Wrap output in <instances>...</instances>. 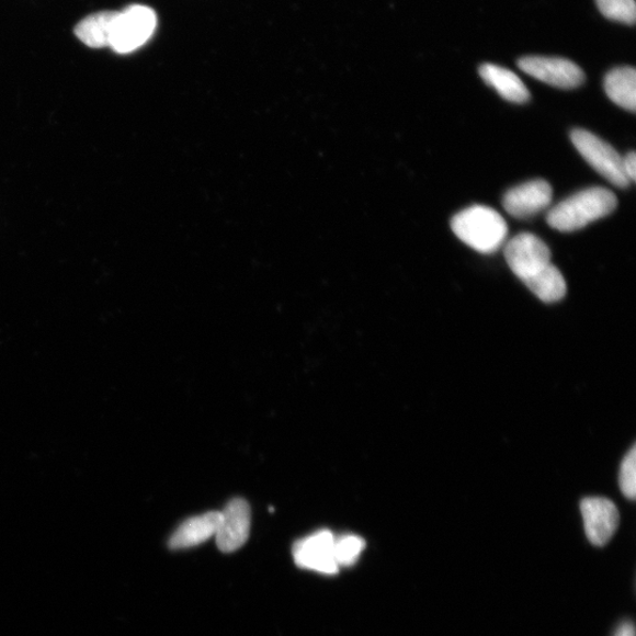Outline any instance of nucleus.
I'll use <instances>...</instances> for the list:
<instances>
[{
	"label": "nucleus",
	"mask_w": 636,
	"mask_h": 636,
	"mask_svg": "<svg viewBox=\"0 0 636 636\" xmlns=\"http://www.w3.org/2000/svg\"><path fill=\"white\" fill-rule=\"evenodd\" d=\"M117 15V11H102L90 14L89 18L77 24L75 34L79 41L93 47V49L109 46L111 32H113Z\"/></svg>",
	"instance_id": "nucleus-13"
},
{
	"label": "nucleus",
	"mask_w": 636,
	"mask_h": 636,
	"mask_svg": "<svg viewBox=\"0 0 636 636\" xmlns=\"http://www.w3.org/2000/svg\"><path fill=\"white\" fill-rule=\"evenodd\" d=\"M251 527L250 506L245 499L231 500L220 512V522L215 534L219 550L232 553L248 541Z\"/></svg>",
	"instance_id": "nucleus-9"
},
{
	"label": "nucleus",
	"mask_w": 636,
	"mask_h": 636,
	"mask_svg": "<svg viewBox=\"0 0 636 636\" xmlns=\"http://www.w3.org/2000/svg\"><path fill=\"white\" fill-rule=\"evenodd\" d=\"M581 513L590 543L598 547L607 545L618 527L616 506L609 499L587 498L581 502Z\"/></svg>",
	"instance_id": "nucleus-10"
},
{
	"label": "nucleus",
	"mask_w": 636,
	"mask_h": 636,
	"mask_svg": "<svg viewBox=\"0 0 636 636\" xmlns=\"http://www.w3.org/2000/svg\"><path fill=\"white\" fill-rule=\"evenodd\" d=\"M614 636H635V628L631 623H624L616 629Z\"/></svg>",
	"instance_id": "nucleus-19"
},
{
	"label": "nucleus",
	"mask_w": 636,
	"mask_h": 636,
	"mask_svg": "<svg viewBox=\"0 0 636 636\" xmlns=\"http://www.w3.org/2000/svg\"><path fill=\"white\" fill-rule=\"evenodd\" d=\"M365 548V541L357 535L349 534L336 538L333 555L339 567L354 566Z\"/></svg>",
	"instance_id": "nucleus-15"
},
{
	"label": "nucleus",
	"mask_w": 636,
	"mask_h": 636,
	"mask_svg": "<svg viewBox=\"0 0 636 636\" xmlns=\"http://www.w3.org/2000/svg\"><path fill=\"white\" fill-rule=\"evenodd\" d=\"M620 489L627 499L634 500L636 497V448H633L625 456L618 474Z\"/></svg>",
	"instance_id": "nucleus-17"
},
{
	"label": "nucleus",
	"mask_w": 636,
	"mask_h": 636,
	"mask_svg": "<svg viewBox=\"0 0 636 636\" xmlns=\"http://www.w3.org/2000/svg\"><path fill=\"white\" fill-rule=\"evenodd\" d=\"M597 4L604 18L633 25L636 20L635 0H597Z\"/></svg>",
	"instance_id": "nucleus-16"
},
{
	"label": "nucleus",
	"mask_w": 636,
	"mask_h": 636,
	"mask_svg": "<svg viewBox=\"0 0 636 636\" xmlns=\"http://www.w3.org/2000/svg\"><path fill=\"white\" fill-rule=\"evenodd\" d=\"M479 73L485 83L496 89L506 101L523 104L531 100L527 87L513 71L486 63Z\"/></svg>",
	"instance_id": "nucleus-12"
},
{
	"label": "nucleus",
	"mask_w": 636,
	"mask_h": 636,
	"mask_svg": "<svg viewBox=\"0 0 636 636\" xmlns=\"http://www.w3.org/2000/svg\"><path fill=\"white\" fill-rule=\"evenodd\" d=\"M451 226L461 241L481 253L498 251L508 235L504 218L485 205H473L459 212L453 217Z\"/></svg>",
	"instance_id": "nucleus-3"
},
{
	"label": "nucleus",
	"mask_w": 636,
	"mask_h": 636,
	"mask_svg": "<svg viewBox=\"0 0 636 636\" xmlns=\"http://www.w3.org/2000/svg\"><path fill=\"white\" fill-rule=\"evenodd\" d=\"M518 67L540 82L570 90L584 83V73L576 63L565 58L531 56L518 61Z\"/></svg>",
	"instance_id": "nucleus-6"
},
{
	"label": "nucleus",
	"mask_w": 636,
	"mask_h": 636,
	"mask_svg": "<svg viewBox=\"0 0 636 636\" xmlns=\"http://www.w3.org/2000/svg\"><path fill=\"white\" fill-rule=\"evenodd\" d=\"M336 536L330 531L316 532L296 541L293 547L295 564L304 569L322 572L326 576L338 575L340 567L333 555Z\"/></svg>",
	"instance_id": "nucleus-7"
},
{
	"label": "nucleus",
	"mask_w": 636,
	"mask_h": 636,
	"mask_svg": "<svg viewBox=\"0 0 636 636\" xmlns=\"http://www.w3.org/2000/svg\"><path fill=\"white\" fill-rule=\"evenodd\" d=\"M552 200L550 184L544 180H535L507 191L502 204L509 215L518 219H530L546 211Z\"/></svg>",
	"instance_id": "nucleus-8"
},
{
	"label": "nucleus",
	"mask_w": 636,
	"mask_h": 636,
	"mask_svg": "<svg viewBox=\"0 0 636 636\" xmlns=\"http://www.w3.org/2000/svg\"><path fill=\"white\" fill-rule=\"evenodd\" d=\"M156 27L157 15L152 9L133 5L118 12L109 46L117 54H130L152 37Z\"/></svg>",
	"instance_id": "nucleus-5"
},
{
	"label": "nucleus",
	"mask_w": 636,
	"mask_h": 636,
	"mask_svg": "<svg viewBox=\"0 0 636 636\" xmlns=\"http://www.w3.org/2000/svg\"><path fill=\"white\" fill-rule=\"evenodd\" d=\"M624 170L631 182H634L636 179V154L634 151L624 158Z\"/></svg>",
	"instance_id": "nucleus-18"
},
{
	"label": "nucleus",
	"mask_w": 636,
	"mask_h": 636,
	"mask_svg": "<svg viewBox=\"0 0 636 636\" xmlns=\"http://www.w3.org/2000/svg\"><path fill=\"white\" fill-rule=\"evenodd\" d=\"M504 258L512 272L541 300L554 304L566 296V281L552 263L550 249L537 236L531 232L516 235L506 243Z\"/></svg>",
	"instance_id": "nucleus-1"
},
{
	"label": "nucleus",
	"mask_w": 636,
	"mask_h": 636,
	"mask_svg": "<svg viewBox=\"0 0 636 636\" xmlns=\"http://www.w3.org/2000/svg\"><path fill=\"white\" fill-rule=\"evenodd\" d=\"M220 522V512H209L185 520L169 540L171 549L198 546L215 536Z\"/></svg>",
	"instance_id": "nucleus-11"
},
{
	"label": "nucleus",
	"mask_w": 636,
	"mask_h": 636,
	"mask_svg": "<svg viewBox=\"0 0 636 636\" xmlns=\"http://www.w3.org/2000/svg\"><path fill=\"white\" fill-rule=\"evenodd\" d=\"M570 139L586 162L603 179L623 189L632 184L624 170V158L609 143L583 129L572 130Z\"/></svg>",
	"instance_id": "nucleus-4"
},
{
	"label": "nucleus",
	"mask_w": 636,
	"mask_h": 636,
	"mask_svg": "<svg viewBox=\"0 0 636 636\" xmlns=\"http://www.w3.org/2000/svg\"><path fill=\"white\" fill-rule=\"evenodd\" d=\"M616 206L617 198L611 190L588 188L555 205L547 215V223L555 230L572 232L611 215Z\"/></svg>",
	"instance_id": "nucleus-2"
},
{
	"label": "nucleus",
	"mask_w": 636,
	"mask_h": 636,
	"mask_svg": "<svg viewBox=\"0 0 636 636\" xmlns=\"http://www.w3.org/2000/svg\"><path fill=\"white\" fill-rule=\"evenodd\" d=\"M604 91L618 106L635 113L636 71L631 67L613 69L604 77Z\"/></svg>",
	"instance_id": "nucleus-14"
}]
</instances>
